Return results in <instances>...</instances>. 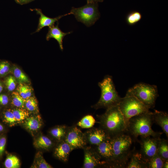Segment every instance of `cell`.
<instances>
[{"label":"cell","mask_w":168,"mask_h":168,"mask_svg":"<svg viewBox=\"0 0 168 168\" xmlns=\"http://www.w3.org/2000/svg\"><path fill=\"white\" fill-rule=\"evenodd\" d=\"M100 128L112 138L126 133L127 125L118 105L106 109L105 113L97 115Z\"/></svg>","instance_id":"obj_1"},{"label":"cell","mask_w":168,"mask_h":168,"mask_svg":"<svg viewBox=\"0 0 168 168\" xmlns=\"http://www.w3.org/2000/svg\"><path fill=\"white\" fill-rule=\"evenodd\" d=\"M153 123L152 112L149 111L130 119L127 125L126 133L133 141L137 140L139 136L160 138L162 133L153 130L152 127Z\"/></svg>","instance_id":"obj_2"},{"label":"cell","mask_w":168,"mask_h":168,"mask_svg":"<svg viewBox=\"0 0 168 168\" xmlns=\"http://www.w3.org/2000/svg\"><path fill=\"white\" fill-rule=\"evenodd\" d=\"M113 153V168H126L133 151L132 138L125 133L111 138Z\"/></svg>","instance_id":"obj_3"},{"label":"cell","mask_w":168,"mask_h":168,"mask_svg":"<svg viewBox=\"0 0 168 168\" xmlns=\"http://www.w3.org/2000/svg\"><path fill=\"white\" fill-rule=\"evenodd\" d=\"M98 85L100 88V98L95 105L92 106L96 110L100 108L107 109L118 105L121 98L117 91L111 76L107 75Z\"/></svg>","instance_id":"obj_4"},{"label":"cell","mask_w":168,"mask_h":168,"mask_svg":"<svg viewBox=\"0 0 168 168\" xmlns=\"http://www.w3.org/2000/svg\"><path fill=\"white\" fill-rule=\"evenodd\" d=\"M125 96L135 97L151 109L155 107L158 94L156 86L141 82L129 88Z\"/></svg>","instance_id":"obj_5"},{"label":"cell","mask_w":168,"mask_h":168,"mask_svg":"<svg viewBox=\"0 0 168 168\" xmlns=\"http://www.w3.org/2000/svg\"><path fill=\"white\" fill-rule=\"evenodd\" d=\"M126 125L131 118L149 111V108L135 97L125 96L118 105Z\"/></svg>","instance_id":"obj_6"},{"label":"cell","mask_w":168,"mask_h":168,"mask_svg":"<svg viewBox=\"0 0 168 168\" xmlns=\"http://www.w3.org/2000/svg\"><path fill=\"white\" fill-rule=\"evenodd\" d=\"M70 13L74 15L78 21L88 27L94 24L100 16L97 3H87L79 8L73 7Z\"/></svg>","instance_id":"obj_7"},{"label":"cell","mask_w":168,"mask_h":168,"mask_svg":"<svg viewBox=\"0 0 168 168\" xmlns=\"http://www.w3.org/2000/svg\"><path fill=\"white\" fill-rule=\"evenodd\" d=\"M141 149L139 152L143 159L148 162L157 153L161 139L160 138L140 137Z\"/></svg>","instance_id":"obj_8"},{"label":"cell","mask_w":168,"mask_h":168,"mask_svg":"<svg viewBox=\"0 0 168 168\" xmlns=\"http://www.w3.org/2000/svg\"><path fill=\"white\" fill-rule=\"evenodd\" d=\"M64 140L70 145L72 151L83 149L87 145L84 133L76 125L68 127Z\"/></svg>","instance_id":"obj_9"},{"label":"cell","mask_w":168,"mask_h":168,"mask_svg":"<svg viewBox=\"0 0 168 168\" xmlns=\"http://www.w3.org/2000/svg\"><path fill=\"white\" fill-rule=\"evenodd\" d=\"M92 146L101 161L105 163V167L113 168V153L111 138L106 139L98 145Z\"/></svg>","instance_id":"obj_10"},{"label":"cell","mask_w":168,"mask_h":168,"mask_svg":"<svg viewBox=\"0 0 168 168\" xmlns=\"http://www.w3.org/2000/svg\"><path fill=\"white\" fill-rule=\"evenodd\" d=\"M83 149L84 152L83 168L105 167V163L101 161L100 158L92 146L86 145Z\"/></svg>","instance_id":"obj_11"},{"label":"cell","mask_w":168,"mask_h":168,"mask_svg":"<svg viewBox=\"0 0 168 168\" xmlns=\"http://www.w3.org/2000/svg\"><path fill=\"white\" fill-rule=\"evenodd\" d=\"M87 144L91 146L98 145L104 140L110 138L102 129L91 128L84 133Z\"/></svg>","instance_id":"obj_12"},{"label":"cell","mask_w":168,"mask_h":168,"mask_svg":"<svg viewBox=\"0 0 168 168\" xmlns=\"http://www.w3.org/2000/svg\"><path fill=\"white\" fill-rule=\"evenodd\" d=\"M72 150L70 145L64 140L58 142L54 150V156L64 162H67Z\"/></svg>","instance_id":"obj_13"},{"label":"cell","mask_w":168,"mask_h":168,"mask_svg":"<svg viewBox=\"0 0 168 168\" xmlns=\"http://www.w3.org/2000/svg\"><path fill=\"white\" fill-rule=\"evenodd\" d=\"M31 10L35 11L37 14L40 15L38 27L35 33L39 32L43 28L45 27L48 26L49 27L54 25L56 21H58L62 17L70 14L69 12L64 15L58 16L55 18H52L44 15L40 9L35 8Z\"/></svg>","instance_id":"obj_14"},{"label":"cell","mask_w":168,"mask_h":168,"mask_svg":"<svg viewBox=\"0 0 168 168\" xmlns=\"http://www.w3.org/2000/svg\"><path fill=\"white\" fill-rule=\"evenodd\" d=\"M71 31L67 33L63 32L58 27V23L55 26L54 25L49 27L48 32L46 35V39L49 40L51 38H54L58 42L60 49H63V41L64 37L67 35L70 34Z\"/></svg>","instance_id":"obj_15"},{"label":"cell","mask_w":168,"mask_h":168,"mask_svg":"<svg viewBox=\"0 0 168 168\" xmlns=\"http://www.w3.org/2000/svg\"><path fill=\"white\" fill-rule=\"evenodd\" d=\"M154 123L159 126L168 137V114L165 112L155 110L152 112Z\"/></svg>","instance_id":"obj_16"},{"label":"cell","mask_w":168,"mask_h":168,"mask_svg":"<svg viewBox=\"0 0 168 168\" xmlns=\"http://www.w3.org/2000/svg\"><path fill=\"white\" fill-rule=\"evenodd\" d=\"M126 168H148L147 163L143 159L140 152L134 149Z\"/></svg>","instance_id":"obj_17"},{"label":"cell","mask_w":168,"mask_h":168,"mask_svg":"<svg viewBox=\"0 0 168 168\" xmlns=\"http://www.w3.org/2000/svg\"><path fill=\"white\" fill-rule=\"evenodd\" d=\"M43 123L39 115L28 117L24 121V125L27 129L31 131H36L42 127Z\"/></svg>","instance_id":"obj_18"},{"label":"cell","mask_w":168,"mask_h":168,"mask_svg":"<svg viewBox=\"0 0 168 168\" xmlns=\"http://www.w3.org/2000/svg\"><path fill=\"white\" fill-rule=\"evenodd\" d=\"M68 127L64 125L57 126L50 129L49 133L58 142L64 140Z\"/></svg>","instance_id":"obj_19"},{"label":"cell","mask_w":168,"mask_h":168,"mask_svg":"<svg viewBox=\"0 0 168 168\" xmlns=\"http://www.w3.org/2000/svg\"><path fill=\"white\" fill-rule=\"evenodd\" d=\"M52 140L49 138L44 135H41L38 137L34 142V145L36 148L45 150H49L54 145Z\"/></svg>","instance_id":"obj_20"},{"label":"cell","mask_w":168,"mask_h":168,"mask_svg":"<svg viewBox=\"0 0 168 168\" xmlns=\"http://www.w3.org/2000/svg\"><path fill=\"white\" fill-rule=\"evenodd\" d=\"M157 153L164 160H168V142L165 139L161 138Z\"/></svg>","instance_id":"obj_21"},{"label":"cell","mask_w":168,"mask_h":168,"mask_svg":"<svg viewBox=\"0 0 168 168\" xmlns=\"http://www.w3.org/2000/svg\"><path fill=\"white\" fill-rule=\"evenodd\" d=\"M96 122L94 117L88 114L84 116L77 123V125L83 128H90L93 127Z\"/></svg>","instance_id":"obj_22"},{"label":"cell","mask_w":168,"mask_h":168,"mask_svg":"<svg viewBox=\"0 0 168 168\" xmlns=\"http://www.w3.org/2000/svg\"><path fill=\"white\" fill-rule=\"evenodd\" d=\"M34 168H51L52 166L44 158L42 153L38 152L36 155L33 166Z\"/></svg>","instance_id":"obj_23"},{"label":"cell","mask_w":168,"mask_h":168,"mask_svg":"<svg viewBox=\"0 0 168 168\" xmlns=\"http://www.w3.org/2000/svg\"><path fill=\"white\" fill-rule=\"evenodd\" d=\"M4 164L6 168H19L20 166L19 159L16 156L12 155H9L7 157Z\"/></svg>","instance_id":"obj_24"},{"label":"cell","mask_w":168,"mask_h":168,"mask_svg":"<svg viewBox=\"0 0 168 168\" xmlns=\"http://www.w3.org/2000/svg\"><path fill=\"white\" fill-rule=\"evenodd\" d=\"M17 122H21L29 117L28 112L23 108H18L12 110Z\"/></svg>","instance_id":"obj_25"},{"label":"cell","mask_w":168,"mask_h":168,"mask_svg":"<svg viewBox=\"0 0 168 168\" xmlns=\"http://www.w3.org/2000/svg\"><path fill=\"white\" fill-rule=\"evenodd\" d=\"M14 77L20 84L28 83L29 82V79L26 75L19 68L16 67L12 70Z\"/></svg>","instance_id":"obj_26"},{"label":"cell","mask_w":168,"mask_h":168,"mask_svg":"<svg viewBox=\"0 0 168 168\" xmlns=\"http://www.w3.org/2000/svg\"><path fill=\"white\" fill-rule=\"evenodd\" d=\"M142 18L141 13L138 11L130 12L126 16V20L128 24L133 25L139 22Z\"/></svg>","instance_id":"obj_27"},{"label":"cell","mask_w":168,"mask_h":168,"mask_svg":"<svg viewBox=\"0 0 168 168\" xmlns=\"http://www.w3.org/2000/svg\"><path fill=\"white\" fill-rule=\"evenodd\" d=\"M164 161L156 153L148 162V168H163Z\"/></svg>","instance_id":"obj_28"},{"label":"cell","mask_w":168,"mask_h":168,"mask_svg":"<svg viewBox=\"0 0 168 168\" xmlns=\"http://www.w3.org/2000/svg\"><path fill=\"white\" fill-rule=\"evenodd\" d=\"M26 100L17 91L13 92L12 93V103L15 106L23 108L25 106Z\"/></svg>","instance_id":"obj_29"},{"label":"cell","mask_w":168,"mask_h":168,"mask_svg":"<svg viewBox=\"0 0 168 168\" xmlns=\"http://www.w3.org/2000/svg\"><path fill=\"white\" fill-rule=\"evenodd\" d=\"M25 106L28 111L34 112L38 109V104L36 99L33 97H30L26 99Z\"/></svg>","instance_id":"obj_30"},{"label":"cell","mask_w":168,"mask_h":168,"mask_svg":"<svg viewBox=\"0 0 168 168\" xmlns=\"http://www.w3.org/2000/svg\"><path fill=\"white\" fill-rule=\"evenodd\" d=\"M4 83L7 89L9 91H13L16 88V79L12 76L10 75L6 77Z\"/></svg>","instance_id":"obj_31"},{"label":"cell","mask_w":168,"mask_h":168,"mask_svg":"<svg viewBox=\"0 0 168 168\" xmlns=\"http://www.w3.org/2000/svg\"><path fill=\"white\" fill-rule=\"evenodd\" d=\"M4 119L6 123L11 125H14L17 123L12 110H7L5 112Z\"/></svg>","instance_id":"obj_32"},{"label":"cell","mask_w":168,"mask_h":168,"mask_svg":"<svg viewBox=\"0 0 168 168\" xmlns=\"http://www.w3.org/2000/svg\"><path fill=\"white\" fill-rule=\"evenodd\" d=\"M10 69L9 63L6 61L0 62V77L7 74Z\"/></svg>","instance_id":"obj_33"},{"label":"cell","mask_w":168,"mask_h":168,"mask_svg":"<svg viewBox=\"0 0 168 168\" xmlns=\"http://www.w3.org/2000/svg\"><path fill=\"white\" fill-rule=\"evenodd\" d=\"M17 92L25 99H27L26 95L25 85L23 84H20V85L18 86L17 88Z\"/></svg>","instance_id":"obj_34"},{"label":"cell","mask_w":168,"mask_h":168,"mask_svg":"<svg viewBox=\"0 0 168 168\" xmlns=\"http://www.w3.org/2000/svg\"><path fill=\"white\" fill-rule=\"evenodd\" d=\"M7 140L5 137L0 138V157L2 155L5 147Z\"/></svg>","instance_id":"obj_35"},{"label":"cell","mask_w":168,"mask_h":168,"mask_svg":"<svg viewBox=\"0 0 168 168\" xmlns=\"http://www.w3.org/2000/svg\"><path fill=\"white\" fill-rule=\"evenodd\" d=\"M9 101L8 96L5 94L0 95V104L2 105H7Z\"/></svg>","instance_id":"obj_36"},{"label":"cell","mask_w":168,"mask_h":168,"mask_svg":"<svg viewBox=\"0 0 168 168\" xmlns=\"http://www.w3.org/2000/svg\"><path fill=\"white\" fill-rule=\"evenodd\" d=\"M25 87L26 95L28 99L31 96L32 93V90L31 88L28 85H25Z\"/></svg>","instance_id":"obj_37"},{"label":"cell","mask_w":168,"mask_h":168,"mask_svg":"<svg viewBox=\"0 0 168 168\" xmlns=\"http://www.w3.org/2000/svg\"><path fill=\"white\" fill-rule=\"evenodd\" d=\"M34 0H15L16 3L21 5L27 4Z\"/></svg>","instance_id":"obj_38"},{"label":"cell","mask_w":168,"mask_h":168,"mask_svg":"<svg viewBox=\"0 0 168 168\" xmlns=\"http://www.w3.org/2000/svg\"><path fill=\"white\" fill-rule=\"evenodd\" d=\"M87 3H97L102 2L103 0H86Z\"/></svg>","instance_id":"obj_39"},{"label":"cell","mask_w":168,"mask_h":168,"mask_svg":"<svg viewBox=\"0 0 168 168\" xmlns=\"http://www.w3.org/2000/svg\"><path fill=\"white\" fill-rule=\"evenodd\" d=\"M168 168V160L165 161L163 166V168Z\"/></svg>","instance_id":"obj_40"},{"label":"cell","mask_w":168,"mask_h":168,"mask_svg":"<svg viewBox=\"0 0 168 168\" xmlns=\"http://www.w3.org/2000/svg\"><path fill=\"white\" fill-rule=\"evenodd\" d=\"M3 90V86L2 84L0 82V93L2 92Z\"/></svg>","instance_id":"obj_41"},{"label":"cell","mask_w":168,"mask_h":168,"mask_svg":"<svg viewBox=\"0 0 168 168\" xmlns=\"http://www.w3.org/2000/svg\"><path fill=\"white\" fill-rule=\"evenodd\" d=\"M4 128L2 124H0V132L2 131L3 130Z\"/></svg>","instance_id":"obj_42"}]
</instances>
